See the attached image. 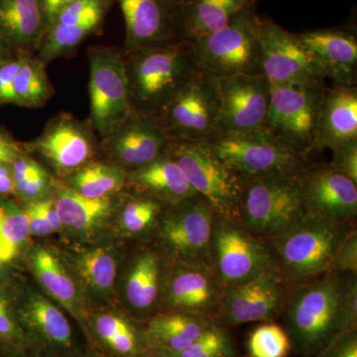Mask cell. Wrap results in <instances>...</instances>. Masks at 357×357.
Wrapping results in <instances>:
<instances>
[{"label":"cell","instance_id":"obj_1","mask_svg":"<svg viewBox=\"0 0 357 357\" xmlns=\"http://www.w3.org/2000/svg\"><path fill=\"white\" fill-rule=\"evenodd\" d=\"M133 112L156 117L199 74L188 41L173 40L123 54Z\"/></svg>","mask_w":357,"mask_h":357},{"label":"cell","instance_id":"obj_2","mask_svg":"<svg viewBox=\"0 0 357 357\" xmlns=\"http://www.w3.org/2000/svg\"><path fill=\"white\" fill-rule=\"evenodd\" d=\"M347 279L337 272L312 279L287 297L286 332L294 349L317 357L342 332V306Z\"/></svg>","mask_w":357,"mask_h":357},{"label":"cell","instance_id":"obj_3","mask_svg":"<svg viewBox=\"0 0 357 357\" xmlns=\"http://www.w3.org/2000/svg\"><path fill=\"white\" fill-rule=\"evenodd\" d=\"M347 225L305 215L287 229L270 237L274 265L284 279L305 283L333 272Z\"/></svg>","mask_w":357,"mask_h":357},{"label":"cell","instance_id":"obj_4","mask_svg":"<svg viewBox=\"0 0 357 357\" xmlns=\"http://www.w3.org/2000/svg\"><path fill=\"white\" fill-rule=\"evenodd\" d=\"M260 17L256 6L218 31L189 42L197 72L217 81L236 75L262 74Z\"/></svg>","mask_w":357,"mask_h":357},{"label":"cell","instance_id":"obj_5","mask_svg":"<svg viewBox=\"0 0 357 357\" xmlns=\"http://www.w3.org/2000/svg\"><path fill=\"white\" fill-rule=\"evenodd\" d=\"M166 152L218 217L239 220L244 178L225 165L208 143L172 139Z\"/></svg>","mask_w":357,"mask_h":357},{"label":"cell","instance_id":"obj_6","mask_svg":"<svg viewBox=\"0 0 357 357\" xmlns=\"http://www.w3.org/2000/svg\"><path fill=\"white\" fill-rule=\"evenodd\" d=\"M299 172L244 178L238 222L250 234L276 236L306 215L298 185Z\"/></svg>","mask_w":357,"mask_h":357},{"label":"cell","instance_id":"obj_7","mask_svg":"<svg viewBox=\"0 0 357 357\" xmlns=\"http://www.w3.org/2000/svg\"><path fill=\"white\" fill-rule=\"evenodd\" d=\"M206 143L225 165L243 178L299 172L307 165V157L289 149L264 128L218 133Z\"/></svg>","mask_w":357,"mask_h":357},{"label":"cell","instance_id":"obj_8","mask_svg":"<svg viewBox=\"0 0 357 357\" xmlns=\"http://www.w3.org/2000/svg\"><path fill=\"white\" fill-rule=\"evenodd\" d=\"M324 84L270 86V100L263 128L296 153H312Z\"/></svg>","mask_w":357,"mask_h":357},{"label":"cell","instance_id":"obj_9","mask_svg":"<svg viewBox=\"0 0 357 357\" xmlns=\"http://www.w3.org/2000/svg\"><path fill=\"white\" fill-rule=\"evenodd\" d=\"M91 126L105 138L132 114L121 52L96 46L89 53Z\"/></svg>","mask_w":357,"mask_h":357},{"label":"cell","instance_id":"obj_10","mask_svg":"<svg viewBox=\"0 0 357 357\" xmlns=\"http://www.w3.org/2000/svg\"><path fill=\"white\" fill-rule=\"evenodd\" d=\"M238 220L215 217L211 241V266L223 289L245 283L274 268L267 248Z\"/></svg>","mask_w":357,"mask_h":357},{"label":"cell","instance_id":"obj_11","mask_svg":"<svg viewBox=\"0 0 357 357\" xmlns=\"http://www.w3.org/2000/svg\"><path fill=\"white\" fill-rule=\"evenodd\" d=\"M168 206L160 218L162 244L180 262L211 265L213 206L199 195Z\"/></svg>","mask_w":357,"mask_h":357},{"label":"cell","instance_id":"obj_12","mask_svg":"<svg viewBox=\"0 0 357 357\" xmlns=\"http://www.w3.org/2000/svg\"><path fill=\"white\" fill-rule=\"evenodd\" d=\"M155 119L171 139L210 142L218 132L215 81L197 75Z\"/></svg>","mask_w":357,"mask_h":357},{"label":"cell","instance_id":"obj_13","mask_svg":"<svg viewBox=\"0 0 357 357\" xmlns=\"http://www.w3.org/2000/svg\"><path fill=\"white\" fill-rule=\"evenodd\" d=\"M262 74L270 86H314L324 84L309 53L297 35L274 21L260 18Z\"/></svg>","mask_w":357,"mask_h":357},{"label":"cell","instance_id":"obj_14","mask_svg":"<svg viewBox=\"0 0 357 357\" xmlns=\"http://www.w3.org/2000/svg\"><path fill=\"white\" fill-rule=\"evenodd\" d=\"M298 185L306 215L340 225L356 218L357 184L331 164L305 166Z\"/></svg>","mask_w":357,"mask_h":357},{"label":"cell","instance_id":"obj_15","mask_svg":"<svg viewBox=\"0 0 357 357\" xmlns=\"http://www.w3.org/2000/svg\"><path fill=\"white\" fill-rule=\"evenodd\" d=\"M215 84L218 100V134L264 126L270 100V84L264 75H236L217 79Z\"/></svg>","mask_w":357,"mask_h":357},{"label":"cell","instance_id":"obj_16","mask_svg":"<svg viewBox=\"0 0 357 357\" xmlns=\"http://www.w3.org/2000/svg\"><path fill=\"white\" fill-rule=\"evenodd\" d=\"M285 279L276 267L245 283L223 290L220 312L222 323L230 326L268 321L285 306Z\"/></svg>","mask_w":357,"mask_h":357},{"label":"cell","instance_id":"obj_17","mask_svg":"<svg viewBox=\"0 0 357 357\" xmlns=\"http://www.w3.org/2000/svg\"><path fill=\"white\" fill-rule=\"evenodd\" d=\"M14 305L29 349L48 357H66L73 354L72 328L56 305L43 296L32 293L21 299L14 296Z\"/></svg>","mask_w":357,"mask_h":357},{"label":"cell","instance_id":"obj_18","mask_svg":"<svg viewBox=\"0 0 357 357\" xmlns=\"http://www.w3.org/2000/svg\"><path fill=\"white\" fill-rule=\"evenodd\" d=\"M171 140L155 117L132 112L103 138V149L112 164L130 172L165 154Z\"/></svg>","mask_w":357,"mask_h":357},{"label":"cell","instance_id":"obj_19","mask_svg":"<svg viewBox=\"0 0 357 357\" xmlns=\"http://www.w3.org/2000/svg\"><path fill=\"white\" fill-rule=\"evenodd\" d=\"M114 0H75L63 9L45 33L38 60L46 65L74 51L100 30Z\"/></svg>","mask_w":357,"mask_h":357},{"label":"cell","instance_id":"obj_20","mask_svg":"<svg viewBox=\"0 0 357 357\" xmlns=\"http://www.w3.org/2000/svg\"><path fill=\"white\" fill-rule=\"evenodd\" d=\"M59 173H75L89 163L95 152L91 129L69 114L52 119L44 132L30 143Z\"/></svg>","mask_w":357,"mask_h":357},{"label":"cell","instance_id":"obj_21","mask_svg":"<svg viewBox=\"0 0 357 357\" xmlns=\"http://www.w3.org/2000/svg\"><path fill=\"white\" fill-rule=\"evenodd\" d=\"M296 35L324 79H333L337 86H356V32L335 28L312 30Z\"/></svg>","mask_w":357,"mask_h":357},{"label":"cell","instance_id":"obj_22","mask_svg":"<svg viewBox=\"0 0 357 357\" xmlns=\"http://www.w3.org/2000/svg\"><path fill=\"white\" fill-rule=\"evenodd\" d=\"M223 290L211 265L180 262L166 286V302L177 312L204 317L220 309Z\"/></svg>","mask_w":357,"mask_h":357},{"label":"cell","instance_id":"obj_23","mask_svg":"<svg viewBox=\"0 0 357 357\" xmlns=\"http://www.w3.org/2000/svg\"><path fill=\"white\" fill-rule=\"evenodd\" d=\"M126 23L123 54L176 39L178 0H116Z\"/></svg>","mask_w":357,"mask_h":357},{"label":"cell","instance_id":"obj_24","mask_svg":"<svg viewBox=\"0 0 357 357\" xmlns=\"http://www.w3.org/2000/svg\"><path fill=\"white\" fill-rule=\"evenodd\" d=\"M357 141V89L337 86L325 89L319 107L312 152L335 150Z\"/></svg>","mask_w":357,"mask_h":357},{"label":"cell","instance_id":"obj_25","mask_svg":"<svg viewBox=\"0 0 357 357\" xmlns=\"http://www.w3.org/2000/svg\"><path fill=\"white\" fill-rule=\"evenodd\" d=\"M258 0H178L176 39L194 41L218 31Z\"/></svg>","mask_w":357,"mask_h":357},{"label":"cell","instance_id":"obj_26","mask_svg":"<svg viewBox=\"0 0 357 357\" xmlns=\"http://www.w3.org/2000/svg\"><path fill=\"white\" fill-rule=\"evenodd\" d=\"M128 183L142 196L174 206L196 196L178 164L168 154L128 172Z\"/></svg>","mask_w":357,"mask_h":357},{"label":"cell","instance_id":"obj_27","mask_svg":"<svg viewBox=\"0 0 357 357\" xmlns=\"http://www.w3.org/2000/svg\"><path fill=\"white\" fill-rule=\"evenodd\" d=\"M46 30L41 0H0V38L10 50H38Z\"/></svg>","mask_w":357,"mask_h":357},{"label":"cell","instance_id":"obj_28","mask_svg":"<svg viewBox=\"0 0 357 357\" xmlns=\"http://www.w3.org/2000/svg\"><path fill=\"white\" fill-rule=\"evenodd\" d=\"M211 325L204 317L176 311L155 317L144 333L151 354L178 352L194 344Z\"/></svg>","mask_w":357,"mask_h":357},{"label":"cell","instance_id":"obj_29","mask_svg":"<svg viewBox=\"0 0 357 357\" xmlns=\"http://www.w3.org/2000/svg\"><path fill=\"white\" fill-rule=\"evenodd\" d=\"M91 331L98 344L115 357H145L150 351L145 333L119 314H98L91 323Z\"/></svg>","mask_w":357,"mask_h":357},{"label":"cell","instance_id":"obj_30","mask_svg":"<svg viewBox=\"0 0 357 357\" xmlns=\"http://www.w3.org/2000/svg\"><path fill=\"white\" fill-rule=\"evenodd\" d=\"M63 225L76 231H88L102 222L112 211V199H89L70 187L63 188L54 199Z\"/></svg>","mask_w":357,"mask_h":357},{"label":"cell","instance_id":"obj_31","mask_svg":"<svg viewBox=\"0 0 357 357\" xmlns=\"http://www.w3.org/2000/svg\"><path fill=\"white\" fill-rule=\"evenodd\" d=\"M30 262L47 293L79 319L76 284L57 256L49 249L39 248L31 255Z\"/></svg>","mask_w":357,"mask_h":357},{"label":"cell","instance_id":"obj_32","mask_svg":"<svg viewBox=\"0 0 357 357\" xmlns=\"http://www.w3.org/2000/svg\"><path fill=\"white\" fill-rule=\"evenodd\" d=\"M159 260L153 252L144 251L134 260L126 284L129 306L139 312L151 310L159 294Z\"/></svg>","mask_w":357,"mask_h":357},{"label":"cell","instance_id":"obj_33","mask_svg":"<svg viewBox=\"0 0 357 357\" xmlns=\"http://www.w3.org/2000/svg\"><path fill=\"white\" fill-rule=\"evenodd\" d=\"M128 183V172L112 163H89L73 173L70 189L89 199L110 198Z\"/></svg>","mask_w":357,"mask_h":357},{"label":"cell","instance_id":"obj_34","mask_svg":"<svg viewBox=\"0 0 357 357\" xmlns=\"http://www.w3.org/2000/svg\"><path fill=\"white\" fill-rule=\"evenodd\" d=\"M44 66L39 60H33L24 56L22 65L14 79L13 91L16 105L39 107L50 100L53 89Z\"/></svg>","mask_w":357,"mask_h":357},{"label":"cell","instance_id":"obj_35","mask_svg":"<svg viewBox=\"0 0 357 357\" xmlns=\"http://www.w3.org/2000/svg\"><path fill=\"white\" fill-rule=\"evenodd\" d=\"M29 218L13 202L0 199V261L10 265L30 236Z\"/></svg>","mask_w":357,"mask_h":357},{"label":"cell","instance_id":"obj_36","mask_svg":"<svg viewBox=\"0 0 357 357\" xmlns=\"http://www.w3.org/2000/svg\"><path fill=\"white\" fill-rule=\"evenodd\" d=\"M77 274L89 289L105 293L114 286L117 263L114 253L105 248H95L79 253L75 260Z\"/></svg>","mask_w":357,"mask_h":357},{"label":"cell","instance_id":"obj_37","mask_svg":"<svg viewBox=\"0 0 357 357\" xmlns=\"http://www.w3.org/2000/svg\"><path fill=\"white\" fill-rule=\"evenodd\" d=\"M29 349L14 305L13 286L0 288V352L26 354Z\"/></svg>","mask_w":357,"mask_h":357},{"label":"cell","instance_id":"obj_38","mask_svg":"<svg viewBox=\"0 0 357 357\" xmlns=\"http://www.w3.org/2000/svg\"><path fill=\"white\" fill-rule=\"evenodd\" d=\"M293 345L285 328L274 323L256 328L248 338L250 357H287Z\"/></svg>","mask_w":357,"mask_h":357},{"label":"cell","instance_id":"obj_39","mask_svg":"<svg viewBox=\"0 0 357 357\" xmlns=\"http://www.w3.org/2000/svg\"><path fill=\"white\" fill-rule=\"evenodd\" d=\"M156 357H232L234 347L231 340L223 328L211 324L194 342L184 351L178 352H157Z\"/></svg>","mask_w":357,"mask_h":357},{"label":"cell","instance_id":"obj_40","mask_svg":"<svg viewBox=\"0 0 357 357\" xmlns=\"http://www.w3.org/2000/svg\"><path fill=\"white\" fill-rule=\"evenodd\" d=\"M162 203L150 197L139 195L124 204L121 213L122 229L129 234L145 231L161 215Z\"/></svg>","mask_w":357,"mask_h":357},{"label":"cell","instance_id":"obj_41","mask_svg":"<svg viewBox=\"0 0 357 357\" xmlns=\"http://www.w3.org/2000/svg\"><path fill=\"white\" fill-rule=\"evenodd\" d=\"M333 272L337 273H357V234L351 230L342 239L335 255Z\"/></svg>","mask_w":357,"mask_h":357},{"label":"cell","instance_id":"obj_42","mask_svg":"<svg viewBox=\"0 0 357 357\" xmlns=\"http://www.w3.org/2000/svg\"><path fill=\"white\" fill-rule=\"evenodd\" d=\"M331 165L357 184V141L333 150Z\"/></svg>","mask_w":357,"mask_h":357},{"label":"cell","instance_id":"obj_43","mask_svg":"<svg viewBox=\"0 0 357 357\" xmlns=\"http://www.w3.org/2000/svg\"><path fill=\"white\" fill-rule=\"evenodd\" d=\"M24 56L10 58L0 64V103H13L15 105L13 83Z\"/></svg>","mask_w":357,"mask_h":357},{"label":"cell","instance_id":"obj_44","mask_svg":"<svg viewBox=\"0 0 357 357\" xmlns=\"http://www.w3.org/2000/svg\"><path fill=\"white\" fill-rule=\"evenodd\" d=\"M24 211L29 218L30 234L45 236L55 231L47 213V199L31 202Z\"/></svg>","mask_w":357,"mask_h":357},{"label":"cell","instance_id":"obj_45","mask_svg":"<svg viewBox=\"0 0 357 357\" xmlns=\"http://www.w3.org/2000/svg\"><path fill=\"white\" fill-rule=\"evenodd\" d=\"M345 283L344 306H342V332L356 330L357 326V282L356 275L349 274Z\"/></svg>","mask_w":357,"mask_h":357},{"label":"cell","instance_id":"obj_46","mask_svg":"<svg viewBox=\"0 0 357 357\" xmlns=\"http://www.w3.org/2000/svg\"><path fill=\"white\" fill-rule=\"evenodd\" d=\"M317 357H357V332L342 333Z\"/></svg>","mask_w":357,"mask_h":357},{"label":"cell","instance_id":"obj_47","mask_svg":"<svg viewBox=\"0 0 357 357\" xmlns=\"http://www.w3.org/2000/svg\"><path fill=\"white\" fill-rule=\"evenodd\" d=\"M50 184V178L48 175L40 176V177L24 178V180L14 182L15 194L23 199H37L43 196L44 192L48 189Z\"/></svg>","mask_w":357,"mask_h":357},{"label":"cell","instance_id":"obj_48","mask_svg":"<svg viewBox=\"0 0 357 357\" xmlns=\"http://www.w3.org/2000/svg\"><path fill=\"white\" fill-rule=\"evenodd\" d=\"M13 177L14 182L24 180V178L40 177V176L46 175V172L42 167H40L36 162L27 158L20 154L13 163Z\"/></svg>","mask_w":357,"mask_h":357},{"label":"cell","instance_id":"obj_49","mask_svg":"<svg viewBox=\"0 0 357 357\" xmlns=\"http://www.w3.org/2000/svg\"><path fill=\"white\" fill-rule=\"evenodd\" d=\"M73 1H75V0H41L47 30L53 24L59 13L72 3Z\"/></svg>","mask_w":357,"mask_h":357},{"label":"cell","instance_id":"obj_50","mask_svg":"<svg viewBox=\"0 0 357 357\" xmlns=\"http://www.w3.org/2000/svg\"><path fill=\"white\" fill-rule=\"evenodd\" d=\"M21 154L18 145L0 132V164H11Z\"/></svg>","mask_w":357,"mask_h":357},{"label":"cell","instance_id":"obj_51","mask_svg":"<svg viewBox=\"0 0 357 357\" xmlns=\"http://www.w3.org/2000/svg\"><path fill=\"white\" fill-rule=\"evenodd\" d=\"M15 194L11 164H0V198Z\"/></svg>","mask_w":357,"mask_h":357},{"label":"cell","instance_id":"obj_52","mask_svg":"<svg viewBox=\"0 0 357 357\" xmlns=\"http://www.w3.org/2000/svg\"><path fill=\"white\" fill-rule=\"evenodd\" d=\"M10 271L8 265L0 261V288L11 287Z\"/></svg>","mask_w":357,"mask_h":357},{"label":"cell","instance_id":"obj_53","mask_svg":"<svg viewBox=\"0 0 357 357\" xmlns=\"http://www.w3.org/2000/svg\"><path fill=\"white\" fill-rule=\"evenodd\" d=\"M9 50H10V49H9L8 47L6 46V44L0 38V64L6 62L8 59H10L8 56Z\"/></svg>","mask_w":357,"mask_h":357},{"label":"cell","instance_id":"obj_54","mask_svg":"<svg viewBox=\"0 0 357 357\" xmlns=\"http://www.w3.org/2000/svg\"><path fill=\"white\" fill-rule=\"evenodd\" d=\"M0 357H25V354H6V352H1Z\"/></svg>","mask_w":357,"mask_h":357},{"label":"cell","instance_id":"obj_55","mask_svg":"<svg viewBox=\"0 0 357 357\" xmlns=\"http://www.w3.org/2000/svg\"><path fill=\"white\" fill-rule=\"evenodd\" d=\"M150 357H156V356H150Z\"/></svg>","mask_w":357,"mask_h":357}]
</instances>
